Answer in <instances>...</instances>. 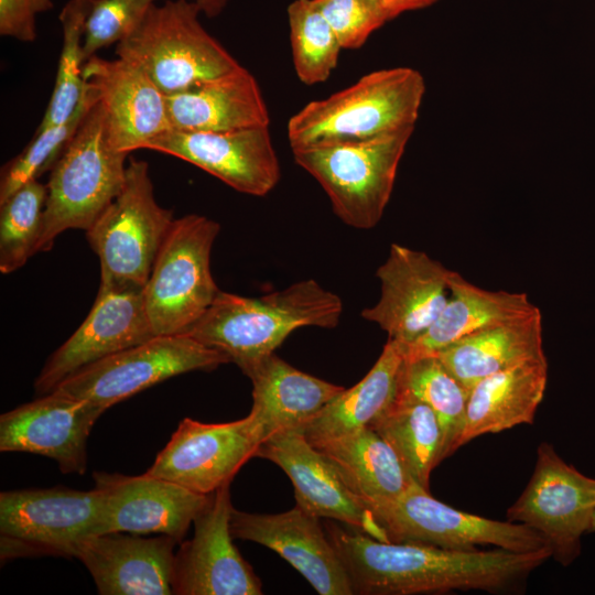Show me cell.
<instances>
[{"instance_id":"cell-1","label":"cell","mask_w":595,"mask_h":595,"mask_svg":"<svg viewBox=\"0 0 595 595\" xmlns=\"http://www.w3.org/2000/svg\"><path fill=\"white\" fill-rule=\"evenodd\" d=\"M327 536L348 573L354 594L411 595L450 591H500L551 558L533 552L450 550L376 540L327 523Z\"/></svg>"},{"instance_id":"cell-2","label":"cell","mask_w":595,"mask_h":595,"mask_svg":"<svg viewBox=\"0 0 595 595\" xmlns=\"http://www.w3.org/2000/svg\"><path fill=\"white\" fill-rule=\"evenodd\" d=\"M342 313L340 298L309 279L259 298L219 291L185 334L224 353L245 374L273 354L293 331L333 328Z\"/></svg>"},{"instance_id":"cell-3","label":"cell","mask_w":595,"mask_h":595,"mask_svg":"<svg viewBox=\"0 0 595 595\" xmlns=\"http://www.w3.org/2000/svg\"><path fill=\"white\" fill-rule=\"evenodd\" d=\"M424 94V78L412 67L368 73L295 112L286 125L288 141L291 149H298L414 130Z\"/></svg>"},{"instance_id":"cell-4","label":"cell","mask_w":595,"mask_h":595,"mask_svg":"<svg viewBox=\"0 0 595 595\" xmlns=\"http://www.w3.org/2000/svg\"><path fill=\"white\" fill-rule=\"evenodd\" d=\"M129 153L111 147L96 100L51 169L40 251L67 229L87 230L120 193Z\"/></svg>"},{"instance_id":"cell-5","label":"cell","mask_w":595,"mask_h":595,"mask_svg":"<svg viewBox=\"0 0 595 595\" xmlns=\"http://www.w3.org/2000/svg\"><path fill=\"white\" fill-rule=\"evenodd\" d=\"M196 2L153 4L116 46L117 57L139 66L165 95L228 74L241 65L199 21Z\"/></svg>"},{"instance_id":"cell-6","label":"cell","mask_w":595,"mask_h":595,"mask_svg":"<svg viewBox=\"0 0 595 595\" xmlns=\"http://www.w3.org/2000/svg\"><path fill=\"white\" fill-rule=\"evenodd\" d=\"M413 130L357 141L292 149L295 163L325 191L346 225L370 229L390 201L398 167Z\"/></svg>"},{"instance_id":"cell-7","label":"cell","mask_w":595,"mask_h":595,"mask_svg":"<svg viewBox=\"0 0 595 595\" xmlns=\"http://www.w3.org/2000/svg\"><path fill=\"white\" fill-rule=\"evenodd\" d=\"M173 220L155 199L149 164L129 159L120 193L86 230L99 258V290H143Z\"/></svg>"},{"instance_id":"cell-8","label":"cell","mask_w":595,"mask_h":595,"mask_svg":"<svg viewBox=\"0 0 595 595\" xmlns=\"http://www.w3.org/2000/svg\"><path fill=\"white\" fill-rule=\"evenodd\" d=\"M220 226L202 215L174 218L143 288L154 335L185 334L220 291L210 272V252Z\"/></svg>"},{"instance_id":"cell-9","label":"cell","mask_w":595,"mask_h":595,"mask_svg":"<svg viewBox=\"0 0 595 595\" xmlns=\"http://www.w3.org/2000/svg\"><path fill=\"white\" fill-rule=\"evenodd\" d=\"M102 516L104 499L96 487L2 491L1 560L33 555L74 558L82 540L101 533Z\"/></svg>"},{"instance_id":"cell-10","label":"cell","mask_w":595,"mask_h":595,"mask_svg":"<svg viewBox=\"0 0 595 595\" xmlns=\"http://www.w3.org/2000/svg\"><path fill=\"white\" fill-rule=\"evenodd\" d=\"M370 511L386 542L450 550L494 545L515 552H533L548 548L545 539L523 523L493 520L454 509L416 483L396 499Z\"/></svg>"},{"instance_id":"cell-11","label":"cell","mask_w":595,"mask_h":595,"mask_svg":"<svg viewBox=\"0 0 595 595\" xmlns=\"http://www.w3.org/2000/svg\"><path fill=\"white\" fill-rule=\"evenodd\" d=\"M227 363V355L187 334L155 335L82 368L54 390L107 410L171 377Z\"/></svg>"},{"instance_id":"cell-12","label":"cell","mask_w":595,"mask_h":595,"mask_svg":"<svg viewBox=\"0 0 595 595\" xmlns=\"http://www.w3.org/2000/svg\"><path fill=\"white\" fill-rule=\"evenodd\" d=\"M594 512L595 478L565 463L550 443H540L531 478L508 508V520L538 531L551 558L567 566L581 553V539L589 532Z\"/></svg>"},{"instance_id":"cell-13","label":"cell","mask_w":595,"mask_h":595,"mask_svg":"<svg viewBox=\"0 0 595 595\" xmlns=\"http://www.w3.org/2000/svg\"><path fill=\"white\" fill-rule=\"evenodd\" d=\"M144 149L184 160L251 196L269 194L281 177L269 126L229 131L170 129Z\"/></svg>"},{"instance_id":"cell-14","label":"cell","mask_w":595,"mask_h":595,"mask_svg":"<svg viewBox=\"0 0 595 595\" xmlns=\"http://www.w3.org/2000/svg\"><path fill=\"white\" fill-rule=\"evenodd\" d=\"M229 485L213 494L194 519V536L182 541L173 565V594L260 595L262 584L234 544Z\"/></svg>"},{"instance_id":"cell-15","label":"cell","mask_w":595,"mask_h":595,"mask_svg":"<svg viewBox=\"0 0 595 595\" xmlns=\"http://www.w3.org/2000/svg\"><path fill=\"white\" fill-rule=\"evenodd\" d=\"M258 446L248 416L224 423L185 418L145 474L210 495L231 483Z\"/></svg>"},{"instance_id":"cell-16","label":"cell","mask_w":595,"mask_h":595,"mask_svg":"<svg viewBox=\"0 0 595 595\" xmlns=\"http://www.w3.org/2000/svg\"><path fill=\"white\" fill-rule=\"evenodd\" d=\"M450 272L425 252L392 244L376 272L380 298L361 316L379 325L388 338L409 345L432 326L447 303Z\"/></svg>"},{"instance_id":"cell-17","label":"cell","mask_w":595,"mask_h":595,"mask_svg":"<svg viewBox=\"0 0 595 595\" xmlns=\"http://www.w3.org/2000/svg\"><path fill=\"white\" fill-rule=\"evenodd\" d=\"M105 411L53 390L1 414L0 451L42 455L65 474L83 475L88 436Z\"/></svg>"},{"instance_id":"cell-18","label":"cell","mask_w":595,"mask_h":595,"mask_svg":"<svg viewBox=\"0 0 595 595\" xmlns=\"http://www.w3.org/2000/svg\"><path fill=\"white\" fill-rule=\"evenodd\" d=\"M153 336L143 290H98L85 321L46 360L35 379V392L48 393L82 368Z\"/></svg>"},{"instance_id":"cell-19","label":"cell","mask_w":595,"mask_h":595,"mask_svg":"<svg viewBox=\"0 0 595 595\" xmlns=\"http://www.w3.org/2000/svg\"><path fill=\"white\" fill-rule=\"evenodd\" d=\"M256 457L283 469L293 484L296 505L302 509L385 541L371 511L349 488L335 465L300 430L272 434L260 443Z\"/></svg>"},{"instance_id":"cell-20","label":"cell","mask_w":595,"mask_h":595,"mask_svg":"<svg viewBox=\"0 0 595 595\" xmlns=\"http://www.w3.org/2000/svg\"><path fill=\"white\" fill-rule=\"evenodd\" d=\"M93 478L104 499L101 533H160L181 543L210 498L145 473L95 472Z\"/></svg>"},{"instance_id":"cell-21","label":"cell","mask_w":595,"mask_h":595,"mask_svg":"<svg viewBox=\"0 0 595 595\" xmlns=\"http://www.w3.org/2000/svg\"><path fill=\"white\" fill-rule=\"evenodd\" d=\"M318 517L298 505L281 513H250L235 508L234 538L267 547L289 562L321 595H351V583Z\"/></svg>"},{"instance_id":"cell-22","label":"cell","mask_w":595,"mask_h":595,"mask_svg":"<svg viewBox=\"0 0 595 595\" xmlns=\"http://www.w3.org/2000/svg\"><path fill=\"white\" fill-rule=\"evenodd\" d=\"M82 75L104 110L107 138L116 150L130 154L171 129L165 95L139 66L93 55Z\"/></svg>"},{"instance_id":"cell-23","label":"cell","mask_w":595,"mask_h":595,"mask_svg":"<svg viewBox=\"0 0 595 595\" xmlns=\"http://www.w3.org/2000/svg\"><path fill=\"white\" fill-rule=\"evenodd\" d=\"M177 544L165 534L109 532L82 540L74 558L86 566L101 595H169Z\"/></svg>"},{"instance_id":"cell-24","label":"cell","mask_w":595,"mask_h":595,"mask_svg":"<svg viewBox=\"0 0 595 595\" xmlns=\"http://www.w3.org/2000/svg\"><path fill=\"white\" fill-rule=\"evenodd\" d=\"M245 375L252 383L247 416L259 445L274 433L300 429L345 389L294 368L274 353Z\"/></svg>"},{"instance_id":"cell-25","label":"cell","mask_w":595,"mask_h":595,"mask_svg":"<svg viewBox=\"0 0 595 595\" xmlns=\"http://www.w3.org/2000/svg\"><path fill=\"white\" fill-rule=\"evenodd\" d=\"M165 99L171 129L229 131L270 125L260 86L242 65Z\"/></svg>"},{"instance_id":"cell-26","label":"cell","mask_w":595,"mask_h":595,"mask_svg":"<svg viewBox=\"0 0 595 595\" xmlns=\"http://www.w3.org/2000/svg\"><path fill=\"white\" fill-rule=\"evenodd\" d=\"M547 383V359L526 361L478 381L469 390L456 450L480 435L533 423Z\"/></svg>"},{"instance_id":"cell-27","label":"cell","mask_w":595,"mask_h":595,"mask_svg":"<svg viewBox=\"0 0 595 595\" xmlns=\"http://www.w3.org/2000/svg\"><path fill=\"white\" fill-rule=\"evenodd\" d=\"M448 290L447 303L432 326L415 342L402 344L405 358L435 355L467 335L539 310L526 293L482 289L452 270Z\"/></svg>"},{"instance_id":"cell-28","label":"cell","mask_w":595,"mask_h":595,"mask_svg":"<svg viewBox=\"0 0 595 595\" xmlns=\"http://www.w3.org/2000/svg\"><path fill=\"white\" fill-rule=\"evenodd\" d=\"M435 356L467 390L516 365L547 359L541 312L467 335Z\"/></svg>"},{"instance_id":"cell-29","label":"cell","mask_w":595,"mask_h":595,"mask_svg":"<svg viewBox=\"0 0 595 595\" xmlns=\"http://www.w3.org/2000/svg\"><path fill=\"white\" fill-rule=\"evenodd\" d=\"M404 360L403 345L388 338L368 374L298 430L315 445L370 426L397 398Z\"/></svg>"},{"instance_id":"cell-30","label":"cell","mask_w":595,"mask_h":595,"mask_svg":"<svg viewBox=\"0 0 595 595\" xmlns=\"http://www.w3.org/2000/svg\"><path fill=\"white\" fill-rule=\"evenodd\" d=\"M313 446L369 510L396 499L414 483L393 448L369 426Z\"/></svg>"},{"instance_id":"cell-31","label":"cell","mask_w":595,"mask_h":595,"mask_svg":"<svg viewBox=\"0 0 595 595\" xmlns=\"http://www.w3.org/2000/svg\"><path fill=\"white\" fill-rule=\"evenodd\" d=\"M369 428L393 448L412 480L429 490L431 473L443 461V434L434 411L399 390Z\"/></svg>"},{"instance_id":"cell-32","label":"cell","mask_w":595,"mask_h":595,"mask_svg":"<svg viewBox=\"0 0 595 595\" xmlns=\"http://www.w3.org/2000/svg\"><path fill=\"white\" fill-rule=\"evenodd\" d=\"M399 390L426 403L439 419L443 434V459L456 451L463 431L469 390L435 355L405 358Z\"/></svg>"},{"instance_id":"cell-33","label":"cell","mask_w":595,"mask_h":595,"mask_svg":"<svg viewBox=\"0 0 595 595\" xmlns=\"http://www.w3.org/2000/svg\"><path fill=\"white\" fill-rule=\"evenodd\" d=\"M90 8L91 0H68L61 10L62 51L52 96L36 131L67 121L82 101L85 89L83 43Z\"/></svg>"},{"instance_id":"cell-34","label":"cell","mask_w":595,"mask_h":595,"mask_svg":"<svg viewBox=\"0 0 595 595\" xmlns=\"http://www.w3.org/2000/svg\"><path fill=\"white\" fill-rule=\"evenodd\" d=\"M295 74L307 86L324 83L343 50L314 0H293L286 9Z\"/></svg>"},{"instance_id":"cell-35","label":"cell","mask_w":595,"mask_h":595,"mask_svg":"<svg viewBox=\"0 0 595 595\" xmlns=\"http://www.w3.org/2000/svg\"><path fill=\"white\" fill-rule=\"evenodd\" d=\"M46 196V184L34 180L0 203L1 273L20 269L39 252Z\"/></svg>"},{"instance_id":"cell-36","label":"cell","mask_w":595,"mask_h":595,"mask_svg":"<svg viewBox=\"0 0 595 595\" xmlns=\"http://www.w3.org/2000/svg\"><path fill=\"white\" fill-rule=\"evenodd\" d=\"M95 100L94 89L85 84L82 101L74 115L61 125L36 131L24 150L3 166L0 178V203L53 167Z\"/></svg>"},{"instance_id":"cell-37","label":"cell","mask_w":595,"mask_h":595,"mask_svg":"<svg viewBox=\"0 0 595 595\" xmlns=\"http://www.w3.org/2000/svg\"><path fill=\"white\" fill-rule=\"evenodd\" d=\"M156 0H91L86 20L84 63L111 44L129 36Z\"/></svg>"},{"instance_id":"cell-38","label":"cell","mask_w":595,"mask_h":595,"mask_svg":"<svg viewBox=\"0 0 595 595\" xmlns=\"http://www.w3.org/2000/svg\"><path fill=\"white\" fill-rule=\"evenodd\" d=\"M343 50L360 48L369 36L391 21L379 0H314Z\"/></svg>"},{"instance_id":"cell-39","label":"cell","mask_w":595,"mask_h":595,"mask_svg":"<svg viewBox=\"0 0 595 595\" xmlns=\"http://www.w3.org/2000/svg\"><path fill=\"white\" fill-rule=\"evenodd\" d=\"M52 8L53 0H0V35L33 42L36 15Z\"/></svg>"},{"instance_id":"cell-40","label":"cell","mask_w":595,"mask_h":595,"mask_svg":"<svg viewBox=\"0 0 595 595\" xmlns=\"http://www.w3.org/2000/svg\"><path fill=\"white\" fill-rule=\"evenodd\" d=\"M391 20L402 13L429 8L440 0H379Z\"/></svg>"},{"instance_id":"cell-41","label":"cell","mask_w":595,"mask_h":595,"mask_svg":"<svg viewBox=\"0 0 595 595\" xmlns=\"http://www.w3.org/2000/svg\"><path fill=\"white\" fill-rule=\"evenodd\" d=\"M207 18H216L224 12L230 0H194Z\"/></svg>"},{"instance_id":"cell-42","label":"cell","mask_w":595,"mask_h":595,"mask_svg":"<svg viewBox=\"0 0 595 595\" xmlns=\"http://www.w3.org/2000/svg\"><path fill=\"white\" fill-rule=\"evenodd\" d=\"M593 531H595V512H594L592 523H591V528H589V532H593Z\"/></svg>"}]
</instances>
